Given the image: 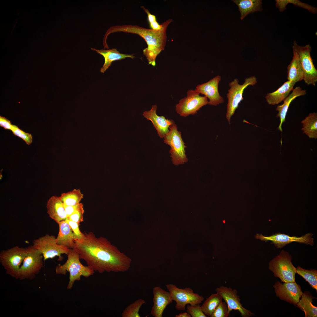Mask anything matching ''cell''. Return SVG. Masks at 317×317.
Returning a JSON list of instances; mask_svg holds the SVG:
<instances>
[{
	"label": "cell",
	"mask_w": 317,
	"mask_h": 317,
	"mask_svg": "<svg viewBox=\"0 0 317 317\" xmlns=\"http://www.w3.org/2000/svg\"><path fill=\"white\" fill-rule=\"evenodd\" d=\"M59 231L56 237L57 243L69 249H74L75 239L71 228L66 220L57 223Z\"/></svg>",
	"instance_id": "cell-21"
},
{
	"label": "cell",
	"mask_w": 317,
	"mask_h": 317,
	"mask_svg": "<svg viewBox=\"0 0 317 317\" xmlns=\"http://www.w3.org/2000/svg\"><path fill=\"white\" fill-rule=\"evenodd\" d=\"M59 197L64 205L74 206L80 203L83 198V195L80 189H75L68 192L62 193Z\"/></svg>",
	"instance_id": "cell-29"
},
{
	"label": "cell",
	"mask_w": 317,
	"mask_h": 317,
	"mask_svg": "<svg viewBox=\"0 0 317 317\" xmlns=\"http://www.w3.org/2000/svg\"><path fill=\"white\" fill-rule=\"evenodd\" d=\"M175 317H191V316L187 312H183L176 315Z\"/></svg>",
	"instance_id": "cell-43"
},
{
	"label": "cell",
	"mask_w": 317,
	"mask_h": 317,
	"mask_svg": "<svg viewBox=\"0 0 317 317\" xmlns=\"http://www.w3.org/2000/svg\"><path fill=\"white\" fill-rule=\"evenodd\" d=\"M157 109L156 105H153L150 110L144 111L143 114L144 117L151 122L158 136L163 138L169 131L170 127L175 122L172 119H166L164 116H158L156 113Z\"/></svg>",
	"instance_id": "cell-18"
},
{
	"label": "cell",
	"mask_w": 317,
	"mask_h": 317,
	"mask_svg": "<svg viewBox=\"0 0 317 317\" xmlns=\"http://www.w3.org/2000/svg\"><path fill=\"white\" fill-rule=\"evenodd\" d=\"M216 291L226 302L230 313L232 310H234L237 311L242 317H250L254 316V313L243 306L235 289L221 286L217 288Z\"/></svg>",
	"instance_id": "cell-13"
},
{
	"label": "cell",
	"mask_w": 317,
	"mask_h": 317,
	"mask_svg": "<svg viewBox=\"0 0 317 317\" xmlns=\"http://www.w3.org/2000/svg\"><path fill=\"white\" fill-rule=\"evenodd\" d=\"M239 82L238 79L235 78L229 84L230 88L227 94L228 103L226 117L229 123L239 104L243 100V95L245 89L249 85H254L257 81L256 77L252 76L245 78L242 84H240Z\"/></svg>",
	"instance_id": "cell-6"
},
{
	"label": "cell",
	"mask_w": 317,
	"mask_h": 317,
	"mask_svg": "<svg viewBox=\"0 0 317 317\" xmlns=\"http://www.w3.org/2000/svg\"><path fill=\"white\" fill-rule=\"evenodd\" d=\"M82 203L74 206L66 205L64 204V208L68 218L75 211L83 205Z\"/></svg>",
	"instance_id": "cell-39"
},
{
	"label": "cell",
	"mask_w": 317,
	"mask_h": 317,
	"mask_svg": "<svg viewBox=\"0 0 317 317\" xmlns=\"http://www.w3.org/2000/svg\"><path fill=\"white\" fill-rule=\"evenodd\" d=\"M81 239L75 241V249L94 271L102 273L124 272L130 268L131 259L106 238L97 237L92 232L85 233Z\"/></svg>",
	"instance_id": "cell-1"
},
{
	"label": "cell",
	"mask_w": 317,
	"mask_h": 317,
	"mask_svg": "<svg viewBox=\"0 0 317 317\" xmlns=\"http://www.w3.org/2000/svg\"><path fill=\"white\" fill-rule=\"evenodd\" d=\"M232 1L238 6L241 20L250 13L262 10V3L261 0H233Z\"/></svg>",
	"instance_id": "cell-24"
},
{
	"label": "cell",
	"mask_w": 317,
	"mask_h": 317,
	"mask_svg": "<svg viewBox=\"0 0 317 317\" xmlns=\"http://www.w3.org/2000/svg\"><path fill=\"white\" fill-rule=\"evenodd\" d=\"M26 248L18 246L0 252V262L7 274L16 279L26 254Z\"/></svg>",
	"instance_id": "cell-9"
},
{
	"label": "cell",
	"mask_w": 317,
	"mask_h": 317,
	"mask_svg": "<svg viewBox=\"0 0 317 317\" xmlns=\"http://www.w3.org/2000/svg\"><path fill=\"white\" fill-rule=\"evenodd\" d=\"M173 300L176 302L175 308L178 310H184L186 305L200 304L204 300L203 296L195 293L189 287L180 289L172 284L166 285Z\"/></svg>",
	"instance_id": "cell-11"
},
{
	"label": "cell",
	"mask_w": 317,
	"mask_h": 317,
	"mask_svg": "<svg viewBox=\"0 0 317 317\" xmlns=\"http://www.w3.org/2000/svg\"><path fill=\"white\" fill-rule=\"evenodd\" d=\"M292 91V92L283 101V104L277 106L276 109V110L278 112L276 117H279L280 121L278 129L281 131H282V125L286 120V115L291 102L296 97L304 95L306 94V91L302 90L300 87H296Z\"/></svg>",
	"instance_id": "cell-20"
},
{
	"label": "cell",
	"mask_w": 317,
	"mask_h": 317,
	"mask_svg": "<svg viewBox=\"0 0 317 317\" xmlns=\"http://www.w3.org/2000/svg\"><path fill=\"white\" fill-rule=\"evenodd\" d=\"M32 245L42 254L44 261L56 256L60 258L62 254L67 255L70 249L58 244L55 236L49 234L33 240Z\"/></svg>",
	"instance_id": "cell-8"
},
{
	"label": "cell",
	"mask_w": 317,
	"mask_h": 317,
	"mask_svg": "<svg viewBox=\"0 0 317 317\" xmlns=\"http://www.w3.org/2000/svg\"><path fill=\"white\" fill-rule=\"evenodd\" d=\"M25 248V255L16 279L31 280L35 278L43 267V257L42 254L32 245Z\"/></svg>",
	"instance_id": "cell-4"
},
{
	"label": "cell",
	"mask_w": 317,
	"mask_h": 317,
	"mask_svg": "<svg viewBox=\"0 0 317 317\" xmlns=\"http://www.w3.org/2000/svg\"><path fill=\"white\" fill-rule=\"evenodd\" d=\"M296 273L302 276L313 289L317 291V271L316 269L307 270L299 266L296 268Z\"/></svg>",
	"instance_id": "cell-30"
},
{
	"label": "cell",
	"mask_w": 317,
	"mask_h": 317,
	"mask_svg": "<svg viewBox=\"0 0 317 317\" xmlns=\"http://www.w3.org/2000/svg\"><path fill=\"white\" fill-rule=\"evenodd\" d=\"M303 124L301 130L303 133L310 138H317V114L310 113L301 122Z\"/></svg>",
	"instance_id": "cell-27"
},
{
	"label": "cell",
	"mask_w": 317,
	"mask_h": 317,
	"mask_svg": "<svg viewBox=\"0 0 317 317\" xmlns=\"http://www.w3.org/2000/svg\"><path fill=\"white\" fill-rule=\"evenodd\" d=\"M47 212L50 217L58 223L67 219L64 204L59 197L53 196L48 200Z\"/></svg>",
	"instance_id": "cell-19"
},
{
	"label": "cell",
	"mask_w": 317,
	"mask_h": 317,
	"mask_svg": "<svg viewBox=\"0 0 317 317\" xmlns=\"http://www.w3.org/2000/svg\"><path fill=\"white\" fill-rule=\"evenodd\" d=\"M145 301L143 299H139L127 306L123 311L122 317H140L139 310Z\"/></svg>",
	"instance_id": "cell-31"
},
{
	"label": "cell",
	"mask_w": 317,
	"mask_h": 317,
	"mask_svg": "<svg viewBox=\"0 0 317 317\" xmlns=\"http://www.w3.org/2000/svg\"><path fill=\"white\" fill-rule=\"evenodd\" d=\"M162 50L156 46L150 45L144 48L143 50V54L146 57L149 63L153 66L156 65V59L158 55Z\"/></svg>",
	"instance_id": "cell-33"
},
{
	"label": "cell",
	"mask_w": 317,
	"mask_h": 317,
	"mask_svg": "<svg viewBox=\"0 0 317 317\" xmlns=\"http://www.w3.org/2000/svg\"><path fill=\"white\" fill-rule=\"evenodd\" d=\"M276 6L281 12L285 9L286 6L289 3H292L296 5L305 9L313 13H316L317 11V9L316 8L302 3L299 0H276Z\"/></svg>",
	"instance_id": "cell-32"
},
{
	"label": "cell",
	"mask_w": 317,
	"mask_h": 317,
	"mask_svg": "<svg viewBox=\"0 0 317 317\" xmlns=\"http://www.w3.org/2000/svg\"><path fill=\"white\" fill-rule=\"evenodd\" d=\"M67 259L63 265L59 264L55 269V274L66 275L69 273L67 289H72L75 282L79 281L81 276L88 278L93 274L94 271L90 267L83 265L80 262L79 253L75 249H70L67 255Z\"/></svg>",
	"instance_id": "cell-3"
},
{
	"label": "cell",
	"mask_w": 317,
	"mask_h": 317,
	"mask_svg": "<svg viewBox=\"0 0 317 317\" xmlns=\"http://www.w3.org/2000/svg\"><path fill=\"white\" fill-rule=\"evenodd\" d=\"M313 298L309 293H303L296 305L304 312L306 317H316L317 307L313 303Z\"/></svg>",
	"instance_id": "cell-26"
},
{
	"label": "cell",
	"mask_w": 317,
	"mask_h": 317,
	"mask_svg": "<svg viewBox=\"0 0 317 317\" xmlns=\"http://www.w3.org/2000/svg\"><path fill=\"white\" fill-rule=\"evenodd\" d=\"M292 257L288 252L282 250L279 254L269 263V269L284 283L295 282L296 268L292 263Z\"/></svg>",
	"instance_id": "cell-5"
},
{
	"label": "cell",
	"mask_w": 317,
	"mask_h": 317,
	"mask_svg": "<svg viewBox=\"0 0 317 317\" xmlns=\"http://www.w3.org/2000/svg\"><path fill=\"white\" fill-rule=\"evenodd\" d=\"M141 7L143 9L145 12L147 14L148 20L149 23L157 21L156 16L151 14L148 9H146L143 6H141Z\"/></svg>",
	"instance_id": "cell-41"
},
{
	"label": "cell",
	"mask_w": 317,
	"mask_h": 317,
	"mask_svg": "<svg viewBox=\"0 0 317 317\" xmlns=\"http://www.w3.org/2000/svg\"><path fill=\"white\" fill-rule=\"evenodd\" d=\"M313 234L308 233L300 237L296 236H290L284 234L277 233L269 236H264L261 234H257L255 238L262 241L267 242L270 241L276 247L281 248L287 244L293 242L313 245L314 244V239L312 238Z\"/></svg>",
	"instance_id": "cell-14"
},
{
	"label": "cell",
	"mask_w": 317,
	"mask_h": 317,
	"mask_svg": "<svg viewBox=\"0 0 317 317\" xmlns=\"http://www.w3.org/2000/svg\"><path fill=\"white\" fill-rule=\"evenodd\" d=\"M84 212L83 205L75 211L67 219L80 224L83 221Z\"/></svg>",
	"instance_id": "cell-37"
},
{
	"label": "cell",
	"mask_w": 317,
	"mask_h": 317,
	"mask_svg": "<svg viewBox=\"0 0 317 317\" xmlns=\"http://www.w3.org/2000/svg\"><path fill=\"white\" fill-rule=\"evenodd\" d=\"M186 311L192 317H206L203 312L201 306L199 304L195 305L188 304L186 307Z\"/></svg>",
	"instance_id": "cell-36"
},
{
	"label": "cell",
	"mask_w": 317,
	"mask_h": 317,
	"mask_svg": "<svg viewBox=\"0 0 317 317\" xmlns=\"http://www.w3.org/2000/svg\"><path fill=\"white\" fill-rule=\"evenodd\" d=\"M91 49L95 51L97 53L102 55L104 59V62L103 66L100 69L101 72L104 73L111 66L112 63L115 61L121 60L126 58H130L133 59L135 56L134 54H127L120 53L116 48L107 50H97L95 48Z\"/></svg>",
	"instance_id": "cell-23"
},
{
	"label": "cell",
	"mask_w": 317,
	"mask_h": 317,
	"mask_svg": "<svg viewBox=\"0 0 317 317\" xmlns=\"http://www.w3.org/2000/svg\"><path fill=\"white\" fill-rule=\"evenodd\" d=\"M153 292V305L151 308L150 314L155 317H162L164 310L173 300L170 292L160 287H154Z\"/></svg>",
	"instance_id": "cell-17"
},
{
	"label": "cell",
	"mask_w": 317,
	"mask_h": 317,
	"mask_svg": "<svg viewBox=\"0 0 317 317\" xmlns=\"http://www.w3.org/2000/svg\"><path fill=\"white\" fill-rule=\"evenodd\" d=\"M226 302L221 301L215 309L211 317H228L230 316Z\"/></svg>",
	"instance_id": "cell-34"
},
{
	"label": "cell",
	"mask_w": 317,
	"mask_h": 317,
	"mask_svg": "<svg viewBox=\"0 0 317 317\" xmlns=\"http://www.w3.org/2000/svg\"><path fill=\"white\" fill-rule=\"evenodd\" d=\"M295 83L288 80L275 91L267 93L265 97L267 102L270 105L279 104L289 95Z\"/></svg>",
	"instance_id": "cell-22"
},
{
	"label": "cell",
	"mask_w": 317,
	"mask_h": 317,
	"mask_svg": "<svg viewBox=\"0 0 317 317\" xmlns=\"http://www.w3.org/2000/svg\"><path fill=\"white\" fill-rule=\"evenodd\" d=\"M65 220L70 226L75 238V240L82 239L84 236V234L82 233L80 230L79 227L80 224L71 221L68 219Z\"/></svg>",
	"instance_id": "cell-38"
},
{
	"label": "cell",
	"mask_w": 317,
	"mask_h": 317,
	"mask_svg": "<svg viewBox=\"0 0 317 317\" xmlns=\"http://www.w3.org/2000/svg\"><path fill=\"white\" fill-rule=\"evenodd\" d=\"M12 125L11 122L6 118L0 116V126L5 129L11 130Z\"/></svg>",
	"instance_id": "cell-40"
},
{
	"label": "cell",
	"mask_w": 317,
	"mask_h": 317,
	"mask_svg": "<svg viewBox=\"0 0 317 317\" xmlns=\"http://www.w3.org/2000/svg\"><path fill=\"white\" fill-rule=\"evenodd\" d=\"M149 23V25L152 29L154 30H160L162 27V24H159L156 21H154Z\"/></svg>",
	"instance_id": "cell-42"
},
{
	"label": "cell",
	"mask_w": 317,
	"mask_h": 317,
	"mask_svg": "<svg viewBox=\"0 0 317 317\" xmlns=\"http://www.w3.org/2000/svg\"><path fill=\"white\" fill-rule=\"evenodd\" d=\"M11 130L14 135L22 139L28 145H30L32 142V137L31 135L21 130L18 126L13 125Z\"/></svg>",
	"instance_id": "cell-35"
},
{
	"label": "cell",
	"mask_w": 317,
	"mask_h": 317,
	"mask_svg": "<svg viewBox=\"0 0 317 317\" xmlns=\"http://www.w3.org/2000/svg\"><path fill=\"white\" fill-rule=\"evenodd\" d=\"M293 55L287 67L288 80L296 83L303 79V71L297 53L293 50Z\"/></svg>",
	"instance_id": "cell-25"
},
{
	"label": "cell",
	"mask_w": 317,
	"mask_h": 317,
	"mask_svg": "<svg viewBox=\"0 0 317 317\" xmlns=\"http://www.w3.org/2000/svg\"><path fill=\"white\" fill-rule=\"evenodd\" d=\"M172 21L169 19L163 23L162 28L159 30L147 29L135 25L113 26L107 30L104 35L103 43H107V37L110 34L116 32H124L137 34L145 40L147 46L153 45L163 50L164 49L167 40V28Z\"/></svg>",
	"instance_id": "cell-2"
},
{
	"label": "cell",
	"mask_w": 317,
	"mask_h": 317,
	"mask_svg": "<svg viewBox=\"0 0 317 317\" xmlns=\"http://www.w3.org/2000/svg\"><path fill=\"white\" fill-rule=\"evenodd\" d=\"M169 129V132L163 138V141L170 146L169 152L171 154V161L175 165L183 164L188 159L185 150L187 146L182 139L181 133L178 130L177 126L175 123L170 127Z\"/></svg>",
	"instance_id": "cell-7"
},
{
	"label": "cell",
	"mask_w": 317,
	"mask_h": 317,
	"mask_svg": "<svg viewBox=\"0 0 317 317\" xmlns=\"http://www.w3.org/2000/svg\"><path fill=\"white\" fill-rule=\"evenodd\" d=\"M200 94L195 90L188 91L187 97L181 99L176 104V112L183 117L196 114L200 108L208 103V99Z\"/></svg>",
	"instance_id": "cell-12"
},
{
	"label": "cell",
	"mask_w": 317,
	"mask_h": 317,
	"mask_svg": "<svg viewBox=\"0 0 317 317\" xmlns=\"http://www.w3.org/2000/svg\"><path fill=\"white\" fill-rule=\"evenodd\" d=\"M276 296L281 300L296 305L303 292L296 282L284 283L279 281L273 285Z\"/></svg>",
	"instance_id": "cell-15"
},
{
	"label": "cell",
	"mask_w": 317,
	"mask_h": 317,
	"mask_svg": "<svg viewBox=\"0 0 317 317\" xmlns=\"http://www.w3.org/2000/svg\"><path fill=\"white\" fill-rule=\"evenodd\" d=\"M222 297L217 293L212 294L201 306L204 314L210 316L219 304L222 301Z\"/></svg>",
	"instance_id": "cell-28"
},
{
	"label": "cell",
	"mask_w": 317,
	"mask_h": 317,
	"mask_svg": "<svg viewBox=\"0 0 317 317\" xmlns=\"http://www.w3.org/2000/svg\"><path fill=\"white\" fill-rule=\"evenodd\" d=\"M221 79L220 76L217 75L196 87L195 90L197 92L204 95L209 99V105L216 106L224 102V100L220 95L218 90V84Z\"/></svg>",
	"instance_id": "cell-16"
},
{
	"label": "cell",
	"mask_w": 317,
	"mask_h": 317,
	"mask_svg": "<svg viewBox=\"0 0 317 317\" xmlns=\"http://www.w3.org/2000/svg\"><path fill=\"white\" fill-rule=\"evenodd\" d=\"M292 48L298 54L304 82L308 85L315 86L317 82V70L311 55V46L309 44L303 46H299L294 41Z\"/></svg>",
	"instance_id": "cell-10"
}]
</instances>
